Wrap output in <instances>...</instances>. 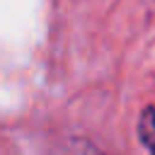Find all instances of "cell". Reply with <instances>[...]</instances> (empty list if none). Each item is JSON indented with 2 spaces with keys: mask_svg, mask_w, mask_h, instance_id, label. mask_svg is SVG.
<instances>
[{
  "mask_svg": "<svg viewBox=\"0 0 155 155\" xmlns=\"http://www.w3.org/2000/svg\"><path fill=\"white\" fill-rule=\"evenodd\" d=\"M138 136H140V140H143L148 148L155 145V107H148V109L143 111L140 124H138Z\"/></svg>",
  "mask_w": 155,
  "mask_h": 155,
  "instance_id": "cell-1",
  "label": "cell"
},
{
  "mask_svg": "<svg viewBox=\"0 0 155 155\" xmlns=\"http://www.w3.org/2000/svg\"><path fill=\"white\" fill-rule=\"evenodd\" d=\"M85 155H102V153H97V150H92V148H87V153Z\"/></svg>",
  "mask_w": 155,
  "mask_h": 155,
  "instance_id": "cell-2",
  "label": "cell"
},
{
  "mask_svg": "<svg viewBox=\"0 0 155 155\" xmlns=\"http://www.w3.org/2000/svg\"><path fill=\"white\" fill-rule=\"evenodd\" d=\"M150 153H153V155H155V145H153V148H150Z\"/></svg>",
  "mask_w": 155,
  "mask_h": 155,
  "instance_id": "cell-3",
  "label": "cell"
}]
</instances>
